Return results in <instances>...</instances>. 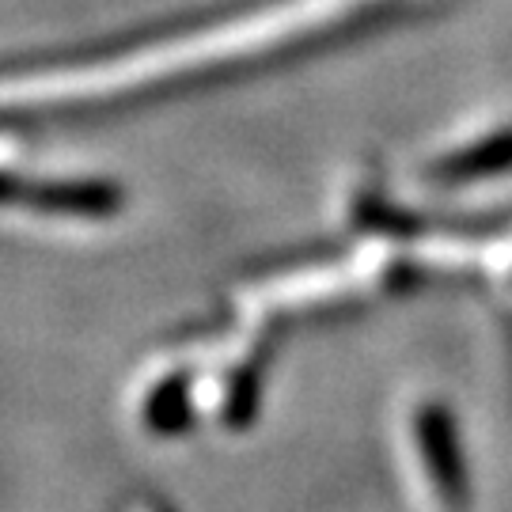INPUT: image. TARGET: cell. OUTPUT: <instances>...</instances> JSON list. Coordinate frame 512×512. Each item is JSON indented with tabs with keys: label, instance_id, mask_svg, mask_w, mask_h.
<instances>
[{
	"label": "cell",
	"instance_id": "obj_1",
	"mask_svg": "<svg viewBox=\"0 0 512 512\" xmlns=\"http://www.w3.org/2000/svg\"><path fill=\"white\" fill-rule=\"evenodd\" d=\"M418 440L421 452H425V471L437 478L440 494L448 505H459V494H467V482H463V467H459V452H456V433L448 418L440 410H429L425 418L418 421Z\"/></svg>",
	"mask_w": 512,
	"mask_h": 512
}]
</instances>
